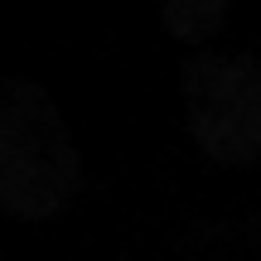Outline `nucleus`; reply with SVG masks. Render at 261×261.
Instances as JSON below:
<instances>
[{
    "label": "nucleus",
    "instance_id": "1",
    "mask_svg": "<svg viewBox=\"0 0 261 261\" xmlns=\"http://www.w3.org/2000/svg\"><path fill=\"white\" fill-rule=\"evenodd\" d=\"M83 189V155L54 97L24 73L0 77V208L29 223L58 218Z\"/></svg>",
    "mask_w": 261,
    "mask_h": 261
},
{
    "label": "nucleus",
    "instance_id": "2",
    "mask_svg": "<svg viewBox=\"0 0 261 261\" xmlns=\"http://www.w3.org/2000/svg\"><path fill=\"white\" fill-rule=\"evenodd\" d=\"M184 126L213 165L261 160V63L247 54H194L184 63Z\"/></svg>",
    "mask_w": 261,
    "mask_h": 261
},
{
    "label": "nucleus",
    "instance_id": "3",
    "mask_svg": "<svg viewBox=\"0 0 261 261\" xmlns=\"http://www.w3.org/2000/svg\"><path fill=\"white\" fill-rule=\"evenodd\" d=\"M155 5L174 39H208L232 15V0H155Z\"/></svg>",
    "mask_w": 261,
    "mask_h": 261
}]
</instances>
